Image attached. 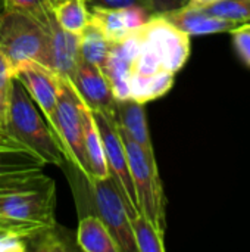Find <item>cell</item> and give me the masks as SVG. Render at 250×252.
Segmentation results:
<instances>
[{
  "instance_id": "cell-1",
  "label": "cell",
  "mask_w": 250,
  "mask_h": 252,
  "mask_svg": "<svg viewBox=\"0 0 250 252\" xmlns=\"http://www.w3.org/2000/svg\"><path fill=\"white\" fill-rule=\"evenodd\" d=\"M136 46L127 71L128 99L147 103L165 96L192 53L190 35L162 15L134 30Z\"/></svg>"
},
{
  "instance_id": "cell-2",
  "label": "cell",
  "mask_w": 250,
  "mask_h": 252,
  "mask_svg": "<svg viewBox=\"0 0 250 252\" xmlns=\"http://www.w3.org/2000/svg\"><path fill=\"white\" fill-rule=\"evenodd\" d=\"M74 189L80 217L97 216L112 233L121 252H137L127 204L109 174L108 177H93L90 182L71 164L65 168Z\"/></svg>"
},
{
  "instance_id": "cell-3",
  "label": "cell",
  "mask_w": 250,
  "mask_h": 252,
  "mask_svg": "<svg viewBox=\"0 0 250 252\" xmlns=\"http://www.w3.org/2000/svg\"><path fill=\"white\" fill-rule=\"evenodd\" d=\"M4 133L35 152L46 164L57 165L63 170L68 167V158L56 134L43 120L34 100L16 78L10 84Z\"/></svg>"
},
{
  "instance_id": "cell-4",
  "label": "cell",
  "mask_w": 250,
  "mask_h": 252,
  "mask_svg": "<svg viewBox=\"0 0 250 252\" xmlns=\"http://www.w3.org/2000/svg\"><path fill=\"white\" fill-rule=\"evenodd\" d=\"M0 52L12 69L28 59L52 68L47 27L18 9L3 7L0 12Z\"/></svg>"
},
{
  "instance_id": "cell-5",
  "label": "cell",
  "mask_w": 250,
  "mask_h": 252,
  "mask_svg": "<svg viewBox=\"0 0 250 252\" xmlns=\"http://www.w3.org/2000/svg\"><path fill=\"white\" fill-rule=\"evenodd\" d=\"M119 134L125 146L128 167H130L131 179H133L136 195H137L139 210L161 232L165 233L167 198L164 193V186H162V180L159 176L156 157L147 154L143 148H140L136 142H133L124 133L119 131Z\"/></svg>"
},
{
  "instance_id": "cell-6",
  "label": "cell",
  "mask_w": 250,
  "mask_h": 252,
  "mask_svg": "<svg viewBox=\"0 0 250 252\" xmlns=\"http://www.w3.org/2000/svg\"><path fill=\"white\" fill-rule=\"evenodd\" d=\"M50 128L56 134L66 158L68 164L75 167L88 182L93 179L83 133V117L80 108V96L77 94L72 83L59 75L57 102L55 120Z\"/></svg>"
},
{
  "instance_id": "cell-7",
  "label": "cell",
  "mask_w": 250,
  "mask_h": 252,
  "mask_svg": "<svg viewBox=\"0 0 250 252\" xmlns=\"http://www.w3.org/2000/svg\"><path fill=\"white\" fill-rule=\"evenodd\" d=\"M56 185L41 173L31 183L0 190V217L35 224H53Z\"/></svg>"
},
{
  "instance_id": "cell-8",
  "label": "cell",
  "mask_w": 250,
  "mask_h": 252,
  "mask_svg": "<svg viewBox=\"0 0 250 252\" xmlns=\"http://www.w3.org/2000/svg\"><path fill=\"white\" fill-rule=\"evenodd\" d=\"M94 120L97 123L102 143H103V152L105 159L109 168V174L115 180L125 204L130 213V217L140 213L139 204H137V195L134 189V183L131 179L128 159L125 146L122 142V137L118 130V124L115 120V115L112 114H103V112H93Z\"/></svg>"
},
{
  "instance_id": "cell-9",
  "label": "cell",
  "mask_w": 250,
  "mask_h": 252,
  "mask_svg": "<svg viewBox=\"0 0 250 252\" xmlns=\"http://www.w3.org/2000/svg\"><path fill=\"white\" fill-rule=\"evenodd\" d=\"M44 167L41 157L0 131V190L34 182Z\"/></svg>"
},
{
  "instance_id": "cell-10",
  "label": "cell",
  "mask_w": 250,
  "mask_h": 252,
  "mask_svg": "<svg viewBox=\"0 0 250 252\" xmlns=\"http://www.w3.org/2000/svg\"><path fill=\"white\" fill-rule=\"evenodd\" d=\"M12 75L24 86L27 93L37 103L50 126L55 120L56 112L59 75L52 68L32 59L24 61L16 65L12 69Z\"/></svg>"
},
{
  "instance_id": "cell-11",
  "label": "cell",
  "mask_w": 250,
  "mask_h": 252,
  "mask_svg": "<svg viewBox=\"0 0 250 252\" xmlns=\"http://www.w3.org/2000/svg\"><path fill=\"white\" fill-rule=\"evenodd\" d=\"M72 86L81 100L93 111L115 115L116 97L103 69L80 58Z\"/></svg>"
},
{
  "instance_id": "cell-12",
  "label": "cell",
  "mask_w": 250,
  "mask_h": 252,
  "mask_svg": "<svg viewBox=\"0 0 250 252\" xmlns=\"http://www.w3.org/2000/svg\"><path fill=\"white\" fill-rule=\"evenodd\" d=\"M88 21L96 24L100 28V31L106 35V38L112 43L121 41L133 30L146 24L152 18V15L140 6L118 9L88 6Z\"/></svg>"
},
{
  "instance_id": "cell-13",
  "label": "cell",
  "mask_w": 250,
  "mask_h": 252,
  "mask_svg": "<svg viewBox=\"0 0 250 252\" xmlns=\"http://www.w3.org/2000/svg\"><path fill=\"white\" fill-rule=\"evenodd\" d=\"M47 32L53 71L57 75L72 81L80 61V35L62 28L52 9L47 15Z\"/></svg>"
},
{
  "instance_id": "cell-14",
  "label": "cell",
  "mask_w": 250,
  "mask_h": 252,
  "mask_svg": "<svg viewBox=\"0 0 250 252\" xmlns=\"http://www.w3.org/2000/svg\"><path fill=\"white\" fill-rule=\"evenodd\" d=\"M165 19L174 24L178 30L192 35H206V34H218V32H230L237 28L240 24L231 19H225L221 16H215L197 7L181 6L178 9L161 13Z\"/></svg>"
},
{
  "instance_id": "cell-15",
  "label": "cell",
  "mask_w": 250,
  "mask_h": 252,
  "mask_svg": "<svg viewBox=\"0 0 250 252\" xmlns=\"http://www.w3.org/2000/svg\"><path fill=\"white\" fill-rule=\"evenodd\" d=\"M115 120L121 133H124L127 137L136 142L147 154L155 155V149L147 126L146 103L137 102L134 99L116 100Z\"/></svg>"
},
{
  "instance_id": "cell-16",
  "label": "cell",
  "mask_w": 250,
  "mask_h": 252,
  "mask_svg": "<svg viewBox=\"0 0 250 252\" xmlns=\"http://www.w3.org/2000/svg\"><path fill=\"white\" fill-rule=\"evenodd\" d=\"M77 245L84 252H121L109 229L93 214L80 217Z\"/></svg>"
},
{
  "instance_id": "cell-17",
  "label": "cell",
  "mask_w": 250,
  "mask_h": 252,
  "mask_svg": "<svg viewBox=\"0 0 250 252\" xmlns=\"http://www.w3.org/2000/svg\"><path fill=\"white\" fill-rule=\"evenodd\" d=\"M80 108L83 117V133H84V146L85 154L90 165V171L93 177H108L109 168L105 159L103 143L100 137V131L97 123L94 120L93 111L81 100L80 97Z\"/></svg>"
},
{
  "instance_id": "cell-18",
  "label": "cell",
  "mask_w": 250,
  "mask_h": 252,
  "mask_svg": "<svg viewBox=\"0 0 250 252\" xmlns=\"http://www.w3.org/2000/svg\"><path fill=\"white\" fill-rule=\"evenodd\" d=\"M75 248H78V245L72 244L69 233L57 226L56 221L53 224L40 226L27 236V251H71Z\"/></svg>"
},
{
  "instance_id": "cell-19",
  "label": "cell",
  "mask_w": 250,
  "mask_h": 252,
  "mask_svg": "<svg viewBox=\"0 0 250 252\" xmlns=\"http://www.w3.org/2000/svg\"><path fill=\"white\" fill-rule=\"evenodd\" d=\"M112 41L100 31V28L91 21L87 22L85 28L80 34V58L103 68L112 49Z\"/></svg>"
},
{
  "instance_id": "cell-20",
  "label": "cell",
  "mask_w": 250,
  "mask_h": 252,
  "mask_svg": "<svg viewBox=\"0 0 250 252\" xmlns=\"http://www.w3.org/2000/svg\"><path fill=\"white\" fill-rule=\"evenodd\" d=\"M137 252H165L164 232H161L141 213L130 217Z\"/></svg>"
},
{
  "instance_id": "cell-21",
  "label": "cell",
  "mask_w": 250,
  "mask_h": 252,
  "mask_svg": "<svg viewBox=\"0 0 250 252\" xmlns=\"http://www.w3.org/2000/svg\"><path fill=\"white\" fill-rule=\"evenodd\" d=\"M52 10L62 28L78 35L83 32L90 18L87 0H63Z\"/></svg>"
},
{
  "instance_id": "cell-22",
  "label": "cell",
  "mask_w": 250,
  "mask_h": 252,
  "mask_svg": "<svg viewBox=\"0 0 250 252\" xmlns=\"http://www.w3.org/2000/svg\"><path fill=\"white\" fill-rule=\"evenodd\" d=\"M215 16L237 22H250V0H221L206 7H197Z\"/></svg>"
},
{
  "instance_id": "cell-23",
  "label": "cell",
  "mask_w": 250,
  "mask_h": 252,
  "mask_svg": "<svg viewBox=\"0 0 250 252\" xmlns=\"http://www.w3.org/2000/svg\"><path fill=\"white\" fill-rule=\"evenodd\" d=\"M1 1H3V7L27 12L47 27V15L52 7L47 4L46 0H1Z\"/></svg>"
},
{
  "instance_id": "cell-24",
  "label": "cell",
  "mask_w": 250,
  "mask_h": 252,
  "mask_svg": "<svg viewBox=\"0 0 250 252\" xmlns=\"http://www.w3.org/2000/svg\"><path fill=\"white\" fill-rule=\"evenodd\" d=\"M12 80H13L12 68L7 62V59L4 58V55L0 52V131H4L6 111H7Z\"/></svg>"
},
{
  "instance_id": "cell-25",
  "label": "cell",
  "mask_w": 250,
  "mask_h": 252,
  "mask_svg": "<svg viewBox=\"0 0 250 252\" xmlns=\"http://www.w3.org/2000/svg\"><path fill=\"white\" fill-rule=\"evenodd\" d=\"M230 35L237 56L250 68V22L240 24L237 28L230 31Z\"/></svg>"
},
{
  "instance_id": "cell-26",
  "label": "cell",
  "mask_w": 250,
  "mask_h": 252,
  "mask_svg": "<svg viewBox=\"0 0 250 252\" xmlns=\"http://www.w3.org/2000/svg\"><path fill=\"white\" fill-rule=\"evenodd\" d=\"M88 6L93 7H108V9H118V7H130V6H140L146 9L150 15V0H87ZM153 16V15H152Z\"/></svg>"
},
{
  "instance_id": "cell-27",
  "label": "cell",
  "mask_w": 250,
  "mask_h": 252,
  "mask_svg": "<svg viewBox=\"0 0 250 252\" xmlns=\"http://www.w3.org/2000/svg\"><path fill=\"white\" fill-rule=\"evenodd\" d=\"M40 226H44V224H35V223H28V221H19V220L0 217V229H12V230H21V232H25V233H31L32 230H35Z\"/></svg>"
},
{
  "instance_id": "cell-28",
  "label": "cell",
  "mask_w": 250,
  "mask_h": 252,
  "mask_svg": "<svg viewBox=\"0 0 250 252\" xmlns=\"http://www.w3.org/2000/svg\"><path fill=\"white\" fill-rule=\"evenodd\" d=\"M217 1H221V0H187V3L184 6H187V7H206V6H211Z\"/></svg>"
},
{
  "instance_id": "cell-29",
  "label": "cell",
  "mask_w": 250,
  "mask_h": 252,
  "mask_svg": "<svg viewBox=\"0 0 250 252\" xmlns=\"http://www.w3.org/2000/svg\"><path fill=\"white\" fill-rule=\"evenodd\" d=\"M46 1H47V4H49V6H50L52 9H55V7H56V6H57L59 3H62L63 0H46Z\"/></svg>"
},
{
  "instance_id": "cell-30",
  "label": "cell",
  "mask_w": 250,
  "mask_h": 252,
  "mask_svg": "<svg viewBox=\"0 0 250 252\" xmlns=\"http://www.w3.org/2000/svg\"><path fill=\"white\" fill-rule=\"evenodd\" d=\"M1 10H3V1L0 0V12H1Z\"/></svg>"
}]
</instances>
